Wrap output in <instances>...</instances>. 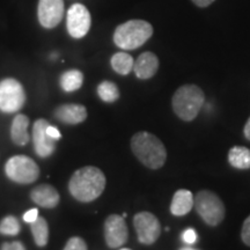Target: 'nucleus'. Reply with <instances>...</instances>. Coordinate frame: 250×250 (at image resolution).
Here are the masks:
<instances>
[{
    "label": "nucleus",
    "mask_w": 250,
    "mask_h": 250,
    "mask_svg": "<svg viewBox=\"0 0 250 250\" xmlns=\"http://www.w3.org/2000/svg\"><path fill=\"white\" fill-rule=\"evenodd\" d=\"M112 70L121 76H127L133 70L134 61L132 56L126 52H117L110 59Z\"/></svg>",
    "instance_id": "nucleus-20"
},
{
    "label": "nucleus",
    "mask_w": 250,
    "mask_h": 250,
    "mask_svg": "<svg viewBox=\"0 0 250 250\" xmlns=\"http://www.w3.org/2000/svg\"><path fill=\"white\" fill-rule=\"evenodd\" d=\"M133 226L137 237L143 245L151 246L158 241L161 234V225L159 219L151 212H139L133 217Z\"/></svg>",
    "instance_id": "nucleus-8"
},
{
    "label": "nucleus",
    "mask_w": 250,
    "mask_h": 250,
    "mask_svg": "<svg viewBox=\"0 0 250 250\" xmlns=\"http://www.w3.org/2000/svg\"><path fill=\"white\" fill-rule=\"evenodd\" d=\"M193 206L203 221L208 226H218L225 219L226 208L217 193L210 190H201L193 197Z\"/></svg>",
    "instance_id": "nucleus-5"
},
{
    "label": "nucleus",
    "mask_w": 250,
    "mask_h": 250,
    "mask_svg": "<svg viewBox=\"0 0 250 250\" xmlns=\"http://www.w3.org/2000/svg\"><path fill=\"white\" fill-rule=\"evenodd\" d=\"M159 70V58L153 52L146 51L139 55L133 64V71L138 79L147 80L155 76Z\"/></svg>",
    "instance_id": "nucleus-15"
},
{
    "label": "nucleus",
    "mask_w": 250,
    "mask_h": 250,
    "mask_svg": "<svg viewBox=\"0 0 250 250\" xmlns=\"http://www.w3.org/2000/svg\"><path fill=\"white\" fill-rule=\"evenodd\" d=\"M30 199L41 208H55L61 202V196L55 187L40 184L30 191Z\"/></svg>",
    "instance_id": "nucleus-14"
},
{
    "label": "nucleus",
    "mask_w": 250,
    "mask_h": 250,
    "mask_svg": "<svg viewBox=\"0 0 250 250\" xmlns=\"http://www.w3.org/2000/svg\"><path fill=\"white\" fill-rule=\"evenodd\" d=\"M26 103V92L20 81L6 78L0 81V111L5 114L18 112Z\"/></svg>",
    "instance_id": "nucleus-7"
},
{
    "label": "nucleus",
    "mask_w": 250,
    "mask_h": 250,
    "mask_svg": "<svg viewBox=\"0 0 250 250\" xmlns=\"http://www.w3.org/2000/svg\"><path fill=\"white\" fill-rule=\"evenodd\" d=\"M153 35L152 24L145 20H130L115 29L114 43L120 49L136 50Z\"/></svg>",
    "instance_id": "nucleus-4"
},
{
    "label": "nucleus",
    "mask_w": 250,
    "mask_h": 250,
    "mask_svg": "<svg viewBox=\"0 0 250 250\" xmlns=\"http://www.w3.org/2000/svg\"><path fill=\"white\" fill-rule=\"evenodd\" d=\"M191 1L195 4L196 6H198V7H208V6H210L211 4H213L215 0H191Z\"/></svg>",
    "instance_id": "nucleus-30"
},
{
    "label": "nucleus",
    "mask_w": 250,
    "mask_h": 250,
    "mask_svg": "<svg viewBox=\"0 0 250 250\" xmlns=\"http://www.w3.org/2000/svg\"><path fill=\"white\" fill-rule=\"evenodd\" d=\"M243 134H245L246 138L250 142V117L248 118V121H247V123L245 125V129H243Z\"/></svg>",
    "instance_id": "nucleus-31"
},
{
    "label": "nucleus",
    "mask_w": 250,
    "mask_h": 250,
    "mask_svg": "<svg viewBox=\"0 0 250 250\" xmlns=\"http://www.w3.org/2000/svg\"><path fill=\"white\" fill-rule=\"evenodd\" d=\"M55 117L62 123L77 125L86 121L87 109L85 105L77 104V103L62 104L55 110Z\"/></svg>",
    "instance_id": "nucleus-13"
},
{
    "label": "nucleus",
    "mask_w": 250,
    "mask_h": 250,
    "mask_svg": "<svg viewBox=\"0 0 250 250\" xmlns=\"http://www.w3.org/2000/svg\"><path fill=\"white\" fill-rule=\"evenodd\" d=\"M20 230L21 225L19 223L18 218H15L14 215H6L0 221V234H2V235L14 236L18 235Z\"/></svg>",
    "instance_id": "nucleus-23"
},
{
    "label": "nucleus",
    "mask_w": 250,
    "mask_h": 250,
    "mask_svg": "<svg viewBox=\"0 0 250 250\" xmlns=\"http://www.w3.org/2000/svg\"><path fill=\"white\" fill-rule=\"evenodd\" d=\"M98 95L103 102L112 103L120 99V89L112 81H102L98 86Z\"/></svg>",
    "instance_id": "nucleus-22"
},
{
    "label": "nucleus",
    "mask_w": 250,
    "mask_h": 250,
    "mask_svg": "<svg viewBox=\"0 0 250 250\" xmlns=\"http://www.w3.org/2000/svg\"><path fill=\"white\" fill-rule=\"evenodd\" d=\"M92 26V17L85 5L77 2L67 11L66 27L71 37L83 39L85 37Z\"/></svg>",
    "instance_id": "nucleus-9"
},
{
    "label": "nucleus",
    "mask_w": 250,
    "mask_h": 250,
    "mask_svg": "<svg viewBox=\"0 0 250 250\" xmlns=\"http://www.w3.org/2000/svg\"><path fill=\"white\" fill-rule=\"evenodd\" d=\"M228 162L236 169H250V149L245 146H234L228 152Z\"/></svg>",
    "instance_id": "nucleus-18"
},
{
    "label": "nucleus",
    "mask_w": 250,
    "mask_h": 250,
    "mask_svg": "<svg viewBox=\"0 0 250 250\" xmlns=\"http://www.w3.org/2000/svg\"><path fill=\"white\" fill-rule=\"evenodd\" d=\"M46 132H48L49 136L55 140H58L62 138V134H61V132H59V130L57 129V127L52 126V125H50V124L48 125V127H46Z\"/></svg>",
    "instance_id": "nucleus-29"
},
{
    "label": "nucleus",
    "mask_w": 250,
    "mask_h": 250,
    "mask_svg": "<svg viewBox=\"0 0 250 250\" xmlns=\"http://www.w3.org/2000/svg\"><path fill=\"white\" fill-rule=\"evenodd\" d=\"M180 250H197V249H193V248H190V247H183V248H181Z\"/></svg>",
    "instance_id": "nucleus-32"
},
{
    "label": "nucleus",
    "mask_w": 250,
    "mask_h": 250,
    "mask_svg": "<svg viewBox=\"0 0 250 250\" xmlns=\"http://www.w3.org/2000/svg\"><path fill=\"white\" fill-rule=\"evenodd\" d=\"M193 208V195L191 191L180 189L174 193L170 204V212L176 217H182L189 213Z\"/></svg>",
    "instance_id": "nucleus-16"
},
{
    "label": "nucleus",
    "mask_w": 250,
    "mask_h": 250,
    "mask_svg": "<svg viewBox=\"0 0 250 250\" xmlns=\"http://www.w3.org/2000/svg\"><path fill=\"white\" fill-rule=\"evenodd\" d=\"M62 250H87V245L83 239L79 236H73L68 240Z\"/></svg>",
    "instance_id": "nucleus-24"
},
{
    "label": "nucleus",
    "mask_w": 250,
    "mask_h": 250,
    "mask_svg": "<svg viewBox=\"0 0 250 250\" xmlns=\"http://www.w3.org/2000/svg\"><path fill=\"white\" fill-rule=\"evenodd\" d=\"M120 250H131V249H127V248H122V249H120Z\"/></svg>",
    "instance_id": "nucleus-33"
},
{
    "label": "nucleus",
    "mask_w": 250,
    "mask_h": 250,
    "mask_svg": "<svg viewBox=\"0 0 250 250\" xmlns=\"http://www.w3.org/2000/svg\"><path fill=\"white\" fill-rule=\"evenodd\" d=\"M131 149L134 156L149 169H159L167 160V149L164 143L147 131L134 134L131 138Z\"/></svg>",
    "instance_id": "nucleus-2"
},
{
    "label": "nucleus",
    "mask_w": 250,
    "mask_h": 250,
    "mask_svg": "<svg viewBox=\"0 0 250 250\" xmlns=\"http://www.w3.org/2000/svg\"><path fill=\"white\" fill-rule=\"evenodd\" d=\"M104 239L109 248H120L127 241L129 230L123 215L110 214L105 219L104 226Z\"/></svg>",
    "instance_id": "nucleus-10"
},
{
    "label": "nucleus",
    "mask_w": 250,
    "mask_h": 250,
    "mask_svg": "<svg viewBox=\"0 0 250 250\" xmlns=\"http://www.w3.org/2000/svg\"><path fill=\"white\" fill-rule=\"evenodd\" d=\"M105 183V176L100 168L87 166L72 175L68 182V191L77 201L90 203L102 195Z\"/></svg>",
    "instance_id": "nucleus-1"
},
{
    "label": "nucleus",
    "mask_w": 250,
    "mask_h": 250,
    "mask_svg": "<svg viewBox=\"0 0 250 250\" xmlns=\"http://www.w3.org/2000/svg\"><path fill=\"white\" fill-rule=\"evenodd\" d=\"M6 176L19 184L34 183L40 176V167L26 155L12 156L5 165Z\"/></svg>",
    "instance_id": "nucleus-6"
},
{
    "label": "nucleus",
    "mask_w": 250,
    "mask_h": 250,
    "mask_svg": "<svg viewBox=\"0 0 250 250\" xmlns=\"http://www.w3.org/2000/svg\"><path fill=\"white\" fill-rule=\"evenodd\" d=\"M64 0H40L37 6L40 24L45 29L57 27L64 17Z\"/></svg>",
    "instance_id": "nucleus-11"
},
{
    "label": "nucleus",
    "mask_w": 250,
    "mask_h": 250,
    "mask_svg": "<svg viewBox=\"0 0 250 250\" xmlns=\"http://www.w3.org/2000/svg\"><path fill=\"white\" fill-rule=\"evenodd\" d=\"M205 102L202 88L196 85H183L174 93L171 105L176 116L184 122H191L198 116Z\"/></svg>",
    "instance_id": "nucleus-3"
},
{
    "label": "nucleus",
    "mask_w": 250,
    "mask_h": 250,
    "mask_svg": "<svg viewBox=\"0 0 250 250\" xmlns=\"http://www.w3.org/2000/svg\"><path fill=\"white\" fill-rule=\"evenodd\" d=\"M30 230L33 234L36 246L45 247L49 241V226L44 218L39 217L30 224Z\"/></svg>",
    "instance_id": "nucleus-21"
},
{
    "label": "nucleus",
    "mask_w": 250,
    "mask_h": 250,
    "mask_svg": "<svg viewBox=\"0 0 250 250\" xmlns=\"http://www.w3.org/2000/svg\"><path fill=\"white\" fill-rule=\"evenodd\" d=\"M29 118L23 114H18L11 125V139L15 145L24 146L29 142Z\"/></svg>",
    "instance_id": "nucleus-17"
},
{
    "label": "nucleus",
    "mask_w": 250,
    "mask_h": 250,
    "mask_svg": "<svg viewBox=\"0 0 250 250\" xmlns=\"http://www.w3.org/2000/svg\"><path fill=\"white\" fill-rule=\"evenodd\" d=\"M241 239L246 246L250 247V215H248V218L243 223L241 229Z\"/></svg>",
    "instance_id": "nucleus-25"
},
{
    "label": "nucleus",
    "mask_w": 250,
    "mask_h": 250,
    "mask_svg": "<svg viewBox=\"0 0 250 250\" xmlns=\"http://www.w3.org/2000/svg\"><path fill=\"white\" fill-rule=\"evenodd\" d=\"M183 240L189 245H192V243L196 242L197 240V233L193 228H188L186 232L183 233Z\"/></svg>",
    "instance_id": "nucleus-26"
},
{
    "label": "nucleus",
    "mask_w": 250,
    "mask_h": 250,
    "mask_svg": "<svg viewBox=\"0 0 250 250\" xmlns=\"http://www.w3.org/2000/svg\"><path fill=\"white\" fill-rule=\"evenodd\" d=\"M1 250H26L23 243L20 241H13V242H5L1 246Z\"/></svg>",
    "instance_id": "nucleus-27"
},
{
    "label": "nucleus",
    "mask_w": 250,
    "mask_h": 250,
    "mask_svg": "<svg viewBox=\"0 0 250 250\" xmlns=\"http://www.w3.org/2000/svg\"><path fill=\"white\" fill-rule=\"evenodd\" d=\"M59 83H61V87L64 92H76L83 86V74L79 70H68L62 74Z\"/></svg>",
    "instance_id": "nucleus-19"
},
{
    "label": "nucleus",
    "mask_w": 250,
    "mask_h": 250,
    "mask_svg": "<svg viewBox=\"0 0 250 250\" xmlns=\"http://www.w3.org/2000/svg\"><path fill=\"white\" fill-rule=\"evenodd\" d=\"M37 218H39V210H37V208H31V210L27 211L26 213L23 214V221L28 224L34 223Z\"/></svg>",
    "instance_id": "nucleus-28"
},
{
    "label": "nucleus",
    "mask_w": 250,
    "mask_h": 250,
    "mask_svg": "<svg viewBox=\"0 0 250 250\" xmlns=\"http://www.w3.org/2000/svg\"><path fill=\"white\" fill-rule=\"evenodd\" d=\"M49 122L40 118L33 125V143L35 153L40 158H49L56 151V142L46 132Z\"/></svg>",
    "instance_id": "nucleus-12"
}]
</instances>
